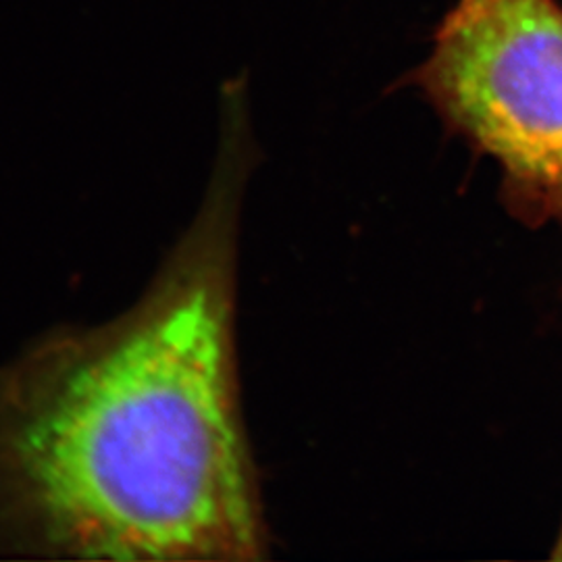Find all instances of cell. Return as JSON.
<instances>
[{"mask_svg":"<svg viewBox=\"0 0 562 562\" xmlns=\"http://www.w3.org/2000/svg\"><path fill=\"white\" fill-rule=\"evenodd\" d=\"M241 162L132 311L0 380V546L92 561H259L234 301Z\"/></svg>","mask_w":562,"mask_h":562,"instance_id":"6da1fadb","label":"cell"},{"mask_svg":"<svg viewBox=\"0 0 562 562\" xmlns=\"http://www.w3.org/2000/svg\"><path fill=\"white\" fill-rule=\"evenodd\" d=\"M413 81L498 162L510 213L562 225V2L459 0Z\"/></svg>","mask_w":562,"mask_h":562,"instance_id":"7a4b0ae2","label":"cell"},{"mask_svg":"<svg viewBox=\"0 0 562 562\" xmlns=\"http://www.w3.org/2000/svg\"><path fill=\"white\" fill-rule=\"evenodd\" d=\"M552 559H557V561H562V522L561 533H559V538H557V543H554V552H552Z\"/></svg>","mask_w":562,"mask_h":562,"instance_id":"3957f363","label":"cell"}]
</instances>
